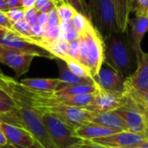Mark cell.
I'll return each mask as SVG.
<instances>
[{
	"instance_id": "6da1fadb",
	"label": "cell",
	"mask_w": 148,
	"mask_h": 148,
	"mask_svg": "<svg viewBox=\"0 0 148 148\" xmlns=\"http://www.w3.org/2000/svg\"><path fill=\"white\" fill-rule=\"evenodd\" d=\"M9 91L16 102L17 110L12 114H0V121L24 127L33 136L36 144L41 148H59L50 137L42 121L41 113L21 93L10 86Z\"/></svg>"
},
{
	"instance_id": "7a4b0ae2",
	"label": "cell",
	"mask_w": 148,
	"mask_h": 148,
	"mask_svg": "<svg viewBox=\"0 0 148 148\" xmlns=\"http://www.w3.org/2000/svg\"><path fill=\"white\" fill-rule=\"evenodd\" d=\"M102 39L104 62L124 78L129 77L137 68V56L127 32L118 30Z\"/></svg>"
},
{
	"instance_id": "3957f363",
	"label": "cell",
	"mask_w": 148,
	"mask_h": 148,
	"mask_svg": "<svg viewBox=\"0 0 148 148\" xmlns=\"http://www.w3.org/2000/svg\"><path fill=\"white\" fill-rule=\"evenodd\" d=\"M78 62L88 71L92 79L104 63V43L102 36L91 24L80 35Z\"/></svg>"
},
{
	"instance_id": "277c9868",
	"label": "cell",
	"mask_w": 148,
	"mask_h": 148,
	"mask_svg": "<svg viewBox=\"0 0 148 148\" xmlns=\"http://www.w3.org/2000/svg\"><path fill=\"white\" fill-rule=\"evenodd\" d=\"M137 68L125 81L124 93L144 114L142 97L148 88V54L143 50L137 54Z\"/></svg>"
},
{
	"instance_id": "5b68a950",
	"label": "cell",
	"mask_w": 148,
	"mask_h": 148,
	"mask_svg": "<svg viewBox=\"0 0 148 148\" xmlns=\"http://www.w3.org/2000/svg\"><path fill=\"white\" fill-rule=\"evenodd\" d=\"M89 8L91 23L102 37L120 30L113 0H93Z\"/></svg>"
},
{
	"instance_id": "8992f818",
	"label": "cell",
	"mask_w": 148,
	"mask_h": 148,
	"mask_svg": "<svg viewBox=\"0 0 148 148\" xmlns=\"http://www.w3.org/2000/svg\"><path fill=\"white\" fill-rule=\"evenodd\" d=\"M40 113L42 121L50 137L58 147L69 148L74 144L81 140L80 139L75 137V130L67 126L57 116L49 112Z\"/></svg>"
},
{
	"instance_id": "52a82bcc",
	"label": "cell",
	"mask_w": 148,
	"mask_h": 148,
	"mask_svg": "<svg viewBox=\"0 0 148 148\" xmlns=\"http://www.w3.org/2000/svg\"><path fill=\"white\" fill-rule=\"evenodd\" d=\"M0 44L19 50L25 54L32 55L35 57L38 56L56 60V57L46 49L34 43L29 40V38H26L18 35L16 32L8 31L0 40Z\"/></svg>"
},
{
	"instance_id": "ba28073f",
	"label": "cell",
	"mask_w": 148,
	"mask_h": 148,
	"mask_svg": "<svg viewBox=\"0 0 148 148\" xmlns=\"http://www.w3.org/2000/svg\"><path fill=\"white\" fill-rule=\"evenodd\" d=\"M34 56L0 44V63L10 67L18 78L29 70Z\"/></svg>"
},
{
	"instance_id": "9c48e42d",
	"label": "cell",
	"mask_w": 148,
	"mask_h": 148,
	"mask_svg": "<svg viewBox=\"0 0 148 148\" xmlns=\"http://www.w3.org/2000/svg\"><path fill=\"white\" fill-rule=\"evenodd\" d=\"M127 96L125 93L117 94L99 89L92 104L87 108L93 113H104L114 111L121 108L127 101Z\"/></svg>"
},
{
	"instance_id": "30bf717a",
	"label": "cell",
	"mask_w": 148,
	"mask_h": 148,
	"mask_svg": "<svg viewBox=\"0 0 148 148\" xmlns=\"http://www.w3.org/2000/svg\"><path fill=\"white\" fill-rule=\"evenodd\" d=\"M92 142L108 148H126L147 142V138L141 134L121 131L108 136L91 140Z\"/></svg>"
},
{
	"instance_id": "8fae6325",
	"label": "cell",
	"mask_w": 148,
	"mask_h": 148,
	"mask_svg": "<svg viewBox=\"0 0 148 148\" xmlns=\"http://www.w3.org/2000/svg\"><path fill=\"white\" fill-rule=\"evenodd\" d=\"M127 98V101L121 108L114 111L125 121L129 132L143 134L146 127L145 114L128 96Z\"/></svg>"
},
{
	"instance_id": "7c38bea8",
	"label": "cell",
	"mask_w": 148,
	"mask_h": 148,
	"mask_svg": "<svg viewBox=\"0 0 148 148\" xmlns=\"http://www.w3.org/2000/svg\"><path fill=\"white\" fill-rule=\"evenodd\" d=\"M93 80L101 90L117 94L124 93L126 78L112 69L102 66Z\"/></svg>"
},
{
	"instance_id": "4fadbf2b",
	"label": "cell",
	"mask_w": 148,
	"mask_h": 148,
	"mask_svg": "<svg viewBox=\"0 0 148 148\" xmlns=\"http://www.w3.org/2000/svg\"><path fill=\"white\" fill-rule=\"evenodd\" d=\"M0 129L7 140V145L28 147L36 143L33 136L23 127L0 121Z\"/></svg>"
},
{
	"instance_id": "5bb4252c",
	"label": "cell",
	"mask_w": 148,
	"mask_h": 148,
	"mask_svg": "<svg viewBox=\"0 0 148 148\" xmlns=\"http://www.w3.org/2000/svg\"><path fill=\"white\" fill-rule=\"evenodd\" d=\"M127 27L130 29L129 31L127 30V32L137 56L142 51L141 42L148 31V16H135L134 18H129Z\"/></svg>"
},
{
	"instance_id": "9a60e30c",
	"label": "cell",
	"mask_w": 148,
	"mask_h": 148,
	"mask_svg": "<svg viewBox=\"0 0 148 148\" xmlns=\"http://www.w3.org/2000/svg\"><path fill=\"white\" fill-rule=\"evenodd\" d=\"M90 123L120 131H128V127L125 121L115 111L94 113Z\"/></svg>"
},
{
	"instance_id": "2e32d148",
	"label": "cell",
	"mask_w": 148,
	"mask_h": 148,
	"mask_svg": "<svg viewBox=\"0 0 148 148\" xmlns=\"http://www.w3.org/2000/svg\"><path fill=\"white\" fill-rule=\"evenodd\" d=\"M121 132L117 129L104 127L94 123H88L85 126L78 127L75 130V135L80 140H91L97 138H101L114 134L116 133Z\"/></svg>"
},
{
	"instance_id": "e0dca14e",
	"label": "cell",
	"mask_w": 148,
	"mask_h": 148,
	"mask_svg": "<svg viewBox=\"0 0 148 148\" xmlns=\"http://www.w3.org/2000/svg\"><path fill=\"white\" fill-rule=\"evenodd\" d=\"M19 83L32 90L53 93L57 91L63 82L59 78H26Z\"/></svg>"
},
{
	"instance_id": "ac0fdd59",
	"label": "cell",
	"mask_w": 148,
	"mask_h": 148,
	"mask_svg": "<svg viewBox=\"0 0 148 148\" xmlns=\"http://www.w3.org/2000/svg\"><path fill=\"white\" fill-rule=\"evenodd\" d=\"M59 69V79L65 84H95L92 78L80 77L75 75L67 66L66 62L61 59H56Z\"/></svg>"
},
{
	"instance_id": "d6986e66",
	"label": "cell",
	"mask_w": 148,
	"mask_h": 148,
	"mask_svg": "<svg viewBox=\"0 0 148 148\" xmlns=\"http://www.w3.org/2000/svg\"><path fill=\"white\" fill-rule=\"evenodd\" d=\"M95 94L88 95H56L53 93V96L58 102L70 107H75L87 109L94 101Z\"/></svg>"
},
{
	"instance_id": "ffe728a7",
	"label": "cell",
	"mask_w": 148,
	"mask_h": 148,
	"mask_svg": "<svg viewBox=\"0 0 148 148\" xmlns=\"http://www.w3.org/2000/svg\"><path fill=\"white\" fill-rule=\"evenodd\" d=\"M100 88L96 84H71L68 85L62 83L60 88L54 92V95H88L95 94Z\"/></svg>"
},
{
	"instance_id": "44dd1931",
	"label": "cell",
	"mask_w": 148,
	"mask_h": 148,
	"mask_svg": "<svg viewBox=\"0 0 148 148\" xmlns=\"http://www.w3.org/2000/svg\"><path fill=\"white\" fill-rule=\"evenodd\" d=\"M116 10L117 23L121 31L126 32L131 13V0H113Z\"/></svg>"
},
{
	"instance_id": "7402d4cb",
	"label": "cell",
	"mask_w": 148,
	"mask_h": 148,
	"mask_svg": "<svg viewBox=\"0 0 148 148\" xmlns=\"http://www.w3.org/2000/svg\"><path fill=\"white\" fill-rule=\"evenodd\" d=\"M16 110V102L11 93L0 88V114H12Z\"/></svg>"
},
{
	"instance_id": "603a6c76",
	"label": "cell",
	"mask_w": 148,
	"mask_h": 148,
	"mask_svg": "<svg viewBox=\"0 0 148 148\" xmlns=\"http://www.w3.org/2000/svg\"><path fill=\"white\" fill-rule=\"evenodd\" d=\"M53 1L56 9L57 10L60 22L72 20L73 16L76 13V10L72 6H70L68 3H66L65 0H53Z\"/></svg>"
},
{
	"instance_id": "cb8c5ba5",
	"label": "cell",
	"mask_w": 148,
	"mask_h": 148,
	"mask_svg": "<svg viewBox=\"0 0 148 148\" xmlns=\"http://www.w3.org/2000/svg\"><path fill=\"white\" fill-rule=\"evenodd\" d=\"M68 66V68L76 75L80 77H85V78H92L88 73V71L86 69V68L82 65L78 61L74 59H69L67 61H64Z\"/></svg>"
},
{
	"instance_id": "d4e9b609",
	"label": "cell",
	"mask_w": 148,
	"mask_h": 148,
	"mask_svg": "<svg viewBox=\"0 0 148 148\" xmlns=\"http://www.w3.org/2000/svg\"><path fill=\"white\" fill-rule=\"evenodd\" d=\"M72 22H73V25L75 27V29L80 33V35L82 33H83L91 24V21L86 17L85 16L76 12L75 14V16L72 18Z\"/></svg>"
},
{
	"instance_id": "484cf974",
	"label": "cell",
	"mask_w": 148,
	"mask_h": 148,
	"mask_svg": "<svg viewBox=\"0 0 148 148\" xmlns=\"http://www.w3.org/2000/svg\"><path fill=\"white\" fill-rule=\"evenodd\" d=\"M65 2L72 6L76 12L85 16L90 20V8L86 0H65Z\"/></svg>"
},
{
	"instance_id": "4316f807",
	"label": "cell",
	"mask_w": 148,
	"mask_h": 148,
	"mask_svg": "<svg viewBox=\"0 0 148 148\" xmlns=\"http://www.w3.org/2000/svg\"><path fill=\"white\" fill-rule=\"evenodd\" d=\"M131 12L135 16H148V0H131Z\"/></svg>"
},
{
	"instance_id": "83f0119b",
	"label": "cell",
	"mask_w": 148,
	"mask_h": 148,
	"mask_svg": "<svg viewBox=\"0 0 148 148\" xmlns=\"http://www.w3.org/2000/svg\"><path fill=\"white\" fill-rule=\"evenodd\" d=\"M5 12V15L7 16L8 19L10 21V23L13 24L15 23H17L19 21L24 20L25 16V10L23 8H10L8 9Z\"/></svg>"
},
{
	"instance_id": "f1b7e54d",
	"label": "cell",
	"mask_w": 148,
	"mask_h": 148,
	"mask_svg": "<svg viewBox=\"0 0 148 148\" xmlns=\"http://www.w3.org/2000/svg\"><path fill=\"white\" fill-rule=\"evenodd\" d=\"M13 29L15 32H16L18 35L23 37H26V38L32 37L31 26L25 20H22V21L13 23Z\"/></svg>"
},
{
	"instance_id": "f546056e",
	"label": "cell",
	"mask_w": 148,
	"mask_h": 148,
	"mask_svg": "<svg viewBox=\"0 0 148 148\" xmlns=\"http://www.w3.org/2000/svg\"><path fill=\"white\" fill-rule=\"evenodd\" d=\"M79 37H80V33L75 29L74 25L70 26L69 29H67L64 32L61 33L60 35V38H62V40L68 42L76 41L79 39Z\"/></svg>"
},
{
	"instance_id": "4dcf8cb0",
	"label": "cell",
	"mask_w": 148,
	"mask_h": 148,
	"mask_svg": "<svg viewBox=\"0 0 148 148\" xmlns=\"http://www.w3.org/2000/svg\"><path fill=\"white\" fill-rule=\"evenodd\" d=\"M55 3L53 0H36L35 8L38 12L49 13L55 8Z\"/></svg>"
},
{
	"instance_id": "1f68e13d",
	"label": "cell",
	"mask_w": 148,
	"mask_h": 148,
	"mask_svg": "<svg viewBox=\"0 0 148 148\" xmlns=\"http://www.w3.org/2000/svg\"><path fill=\"white\" fill-rule=\"evenodd\" d=\"M80 53V42L79 39L71 42H69V50L68 54L70 59H74L78 61Z\"/></svg>"
},
{
	"instance_id": "d6a6232c",
	"label": "cell",
	"mask_w": 148,
	"mask_h": 148,
	"mask_svg": "<svg viewBox=\"0 0 148 148\" xmlns=\"http://www.w3.org/2000/svg\"><path fill=\"white\" fill-rule=\"evenodd\" d=\"M37 15H38V11L35 7L31 8V9L25 10L24 20L32 27V26L37 24Z\"/></svg>"
},
{
	"instance_id": "836d02e7",
	"label": "cell",
	"mask_w": 148,
	"mask_h": 148,
	"mask_svg": "<svg viewBox=\"0 0 148 148\" xmlns=\"http://www.w3.org/2000/svg\"><path fill=\"white\" fill-rule=\"evenodd\" d=\"M69 148H108L103 147V146H101V145H98V144H95L94 142H92L91 140H81L79 142L74 144L73 146H71Z\"/></svg>"
},
{
	"instance_id": "e575fe53",
	"label": "cell",
	"mask_w": 148,
	"mask_h": 148,
	"mask_svg": "<svg viewBox=\"0 0 148 148\" xmlns=\"http://www.w3.org/2000/svg\"><path fill=\"white\" fill-rule=\"evenodd\" d=\"M0 27L7 29L8 31L15 32V30L13 29V24L8 19L7 16L5 15V12L1 11V10H0Z\"/></svg>"
},
{
	"instance_id": "d590c367",
	"label": "cell",
	"mask_w": 148,
	"mask_h": 148,
	"mask_svg": "<svg viewBox=\"0 0 148 148\" xmlns=\"http://www.w3.org/2000/svg\"><path fill=\"white\" fill-rule=\"evenodd\" d=\"M12 80V78L10 77H8L6 76L1 70L0 69V88H3V89H6L9 91V85H10V81Z\"/></svg>"
},
{
	"instance_id": "8d00e7d4",
	"label": "cell",
	"mask_w": 148,
	"mask_h": 148,
	"mask_svg": "<svg viewBox=\"0 0 148 148\" xmlns=\"http://www.w3.org/2000/svg\"><path fill=\"white\" fill-rule=\"evenodd\" d=\"M31 33H32V36L41 38V37H43L44 36L45 29L41 27L39 24H36L31 27Z\"/></svg>"
},
{
	"instance_id": "74e56055",
	"label": "cell",
	"mask_w": 148,
	"mask_h": 148,
	"mask_svg": "<svg viewBox=\"0 0 148 148\" xmlns=\"http://www.w3.org/2000/svg\"><path fill=\"white\" fill-rule=\"evenodd\" d=\"M49 20V13H45V12H38L37 15V24H39L41 27L44 28L47 25Z\"/></svg>"
},
{
	"instance_id": "f35d334b",
	"label": "cell",
	"mask_w": 148,
	"mask_h": 148,
	"mask_svg": "<svg viewBox=\"0 0 148 148\" xmlns=\"http://www.w3.org/2000/svg\"><path fill=\"white\" fill-rule=\"evenodd\" d=\"M142 103H143V108H144V114L145 117L148 118V88L145 91L143 97H142Z\"/></svg>"
},
{
	"instance_id": "ab89813d",
	"label": "cell",
	"mask_w": 148,
	"mask_h": 148,
	"mask_svg": "<svg viewBox=\"0 0 148 148\" xmlns=\"http://www.w3.org/2000/svg\"><path fill=\"white\" fill-rule=\"evenodd\" d=\"M36 0H21V7L23 10H28L35 7Z\"/></svg>"
},
{
	"instance_id": "60d3db41",
	"label": "cell",
	"mask_w": 148,
	"mask_h": 148,
	"mask_svg": "<svg viewBox=\"0 0 148 148\" xmlns=\"http://www.w3.org/2000/svg\"><path fill=\"white\" fill-rule=\"evenodd\" d=\"M6 3L9 6V9L10 8H19L21 7V0H4ZM22 8V7H21Z\"/></svg>"
},
{
	"instance_id": "b9f144b4",
	"label": "cell",
	"mask_w": 148,
	"mask_h": 148,
	"mask_svg": "<svg viewBox=\"0 0 148 148\" xmlns=\"http://www.w3.org/2000/svg\"><path fill=\"white\" fill-rule=\"evenodd\" d=\"M6 145H7V140H6L3 133L0 129V147H3V146H6Z\"/></svg>"
},
{
	"instance_id": "7bdbcfd3",
	"label": "cell",
	"mask_w": 148,
	"mask_h": 148,
	"mask_svg": "<svg viewBox=\"0 0 148 148\" xmlns=\"http://www.w3.org/2000/svg\"><path fill=\"white\" fill-rule=\"evenodd\" d=\"M9 9L8 4L4 0H0V10L1 11H6Z\"/></svg>"
},
{
	"instance_id": "ee69618b",
	"label": "cell",
	"mask_w": 148,
	"mask_h": 148,
	"mask_svg": "<svg viewBox=\"0 0 148 148\" xmlns=\"http://www.w3.org/2000/svg\"><path fill=\"white\" fill-rule=\"evenodd\" d=\"M126 148H148V141L144 142L142 144H140V145H136V146H133V147H129Z\"/></svg>"
},
{
	"instance_id": "f6af8a7d",
	"label": "cell",
	"mask_w": 148,
	"mask_h": 148,
	"mask_svg": "<svg viewBox=\"0 0 148 148\" xmlns=\"http://www.w3.org/2000/svg\"><path fill=\"white\" fill-rule=\"evenodd\" d=\"M7 32H8V30H7V29H3V28H1V27H0V40L3 37V36H4Z\"/></svg>"
},
{
	"instance_id": "bcb514c9",
	"label": "cell",
	"mask_w": 148,
	"mask_h": 148,
	"mask_svg": "<svg viewBox=\"0 0 148 148\" xmlns=\"http://www.w3.org/2000/svg\"><path fill=\"white\" fill-rule=\"evenodd\" d=\"M8 146H9L10 148H20L19 147H17V146H12V145H8Z\"/></svg>"
},
{
	"instance_id": "7dc6e473",
	"label": "cell",
	"mask_w": 148,
	"mask_h": 148,
	"mask_svg": "<svg viewBox=\"0 0 148 148\" xmlns=\"http://www.w3.org/2000/svg\"><path fill=\"white\" fill-rule=\"evenodd\" d=\"M0 148H10V147H9V146H8V145H6V146H3V147H0Z\"/></svg>"
}]
</instances>
